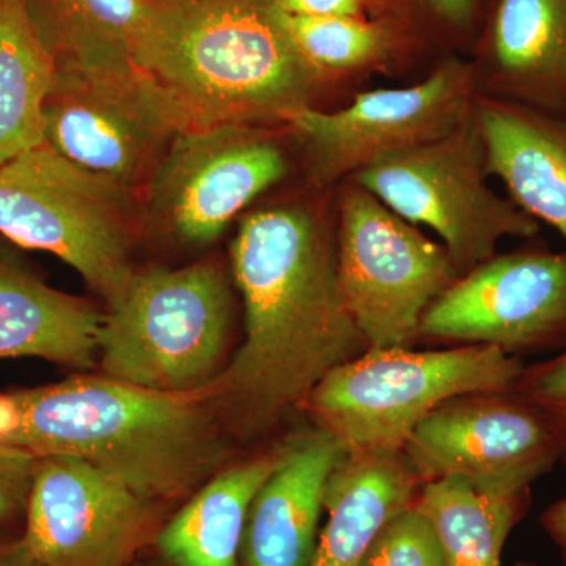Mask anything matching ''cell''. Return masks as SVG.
Returning a JSON list of instances; mask_svg holds the SVG:
<instances>
[{
	"instance_id": "cell-2",
	"label": "cell",
	"mask_w": 566,
	"mask_h": 566,
	"mask_svg": "<svg viewBox=\"0 0 566 566\" xmlns=\"http://www.w3.org/2000/svg\"><path fill=\"white\" fill-rule=\"evenodd\" d=\"M0 442L35 458H76L153 504L196 490L226 458L202 395L155 392L109 376L0 394Z\"/></svg>"
},
{
	"instance_id": "cell-1",
	"label": "cell",
	"mask_w": 566,
	"mask_h": 566,
	"mask_svg": "<svg viewBox=\"0 0 566 566\" xmlns=\"http://www.w3.org/2000/svg\"><path fill=\"white\" fill-rule=\"evenodd\" d=\"M230 253L244 340L205 392L262 428L368 346L342 290L337 232L314 205L279 203L245 216Z\"/></svg>"
},
{
	"instance_id": "cell-30",
	"label": "cell",
	"mask_w": 566,
	"mask_h": 566,
	"mask_svg": "<svg viewBox=\"0 0 566 566\" xmlns=\"http://www.w3.org/2000/svg\"><path fill=\"white\" fill-rule=\"evenodd\" d=\"M543 531L549 536L560 554L562 564L566 566V499L547 506L539 516Z\"/></svg>"
},
{
	"instance_id": "cell-16",
	"label": "cell",
	"mask_w": 566,
	"mask_h": 566,
	"mask_svg": "<svg viewBox=\"0 0 566 566\" xmlns=\"http://www.w3.org/2000/svg\"><path fill=\"white\" fill-rule=\"evenodd\" d=\"M474 111L488 175L504 182L521 210L566 241V118L493 96H476Z\"/></svg>"
},
{
	"instance_id": "cell-4",
	"label": "cell",
	"mask_w": 566,
	"mask_h": 566,
	"mask_svg": "<svg viewBox=\"0 0 566 566\" xmlns=\"http://www.w3.org/2000/svg\"><path fill=\"white\" fill-rule=\"evenodd\" d=\"M524 371L515 356L490 345L367 348L331 371L304 403L346 453L403 452L436 408L465 395L510 394Z\"/></svg>"
},
{
	"instance_id": "cell-23",
	"label": "cell",
	"mask_w": 566,
	"mask_h": 566,
	"mask_svg": "<svg viewBox=\"0 0 566 566\" xmlns=\"http://www.w3.org/2000/svg\"><path fill=\"white\" fill-rule=\"evenodd\" d=\"M528 501L531 490L488 493L449 476L424 483L416 505L433 524L444 566H501L506 538Z\"/></svg>"
},
{
	"instance_id": "cell-26",
	"label": "cell",
	"mask_w": 566,
	"mask_h": 566,
	"mask_svg": "<svg viewBox=\"0 0 566 566\" xmlns=\"http://www.w3.org/2000/svg\"><path fill=\"white\" fill-rule=\"evenodd\" d=\"M515 390L546 416L557 436L560 457L566 458V352L524 371Z\"/></svg>"
},
{
	"instance_id": "cell-25",
	"label": "cell",
	"mask_w": 566,
	"mask_h": 566,
	"mask_svg": "<svg viewBox=\"0 0 566 566\" xmlns=\"http://www.w3.org/2000/svg\"><path fill=\"white\" fill-rule=\"evenodd\" d=\"M359 566H444L438 534L416 501L387 521Z\"/></svg>"
},
{
	"instance_id": "cell-15",
	"label": "cell",
	"mask_w": 566,
	"mask_h": 566,
	"mask_svg": "<svg viewBox=\"0 0 566 566\" xmlns=\"http://www.w3.org/2000/svg\"><path fill=\"white\" fill-rule=\"evenodd\" d=\"M346 457L316 428L281 450L273 474L253 497L241 566H308L319 536L327 485Z\"/></svg>"
},
{
	"instance_id": "cell-32",
	"label": "cell",
	"mask_w": 566,
	"mask_h": 566,
	"mask_svg": "<svg viewBox=\"0 0 566 566\" xmlns=\"http://www.w3.org/2000/svg\"><path fill=\"white\" fill-rule=\"evenodd\" d=\"M513 566H536L535 564H532V562H517V564Z\"/></svg>"
},
{
	"instance_id": "cell-19",
	"label": "cell",
	"mask_w": 566,
	"mask_h": 566,
	"mask_svg": "<svg viewBox=\"0 0 566 566\" xmlns=\"http://www.w3.org/2000/svg\"><path fill=\"white\" fill-rule=\"evenodd\" d=\"M417 483L403 452L346 453L327 485V523L308 566H359L387 521L415 504Z\"/></svg>"
},
{
	"instance_id": "cell-13",
	"label": "cell",
	"mask_w": 566,
	"mask_h": 566,
	"mask_svg": "<svg viewBox=\"0 0 566 566\" xmlns=\"http://www.w3.org/2000/svg\"><path fill=\"white\" fill-rule=\"evenodd\" d=\"M419 334L516 354L566 342V251L493 255L424 312Z\"/></svg>"
},
{
	"instance_id": "cell-8",
	"label": "cell",
	"mask_w": 566,
	"mask_h": 566,
	"mask_svg": "<svg viewBox=\"0 0 566 566\" xmlns=\"http://www.w3.org/2000/svg\"><path fill=\"white\" fill-rule=\"evenodd\" d=\"M338 197L337 262L368 348H408L424 312L460 277L442 244L352 180Z\"/></svg>"
},
{
	"instance_id": "cell-6",
	"label": "cell",
	"mask_w": 566,
	"mask_h": 566,
	"mask_svg": "<svg viewBox=\"0 0 566 566\" xmlns=\"http://www.w3.org/2000/svg\"><path fill=\"white\" fill-rule=\"evenodd\" d=\"M232 318V290L216 263L136 271L104 315V376L155 392L202 395L222 374Z\"/></svg>"
},
{
	"instance_id": "cell-24",
	"label": "cell",
	"mask_w": 566,
	"mask_h": 566,
	"mask_svg": "<svg viewBox=\"0 0 566 566\" xmlns=\"http://www.w3.org/2000/svg\"><path fill=\"white\" fill-rule=\"evenodd\" d=\"M286 24L297 50L319 77L370 69L386 61L392 51L390 29L363 17L286 13Z\"/></svg>"
},
{
	"instance_id": "cell-28",
	"label": "cell",
	"mask_w": 566,
	"mask_h": 566,
	"mask_svg": "<svg viewBox=\"0 0 566 566\" xmlns=\"http://www.w3.org/2000/svg\"><path fill=\"white\" fill-rule=\"evenodd\" d=\"M294 17H360L367 0H279Z\"/></svg>"
},
{
	"instance_id": "cell-5",
	"label": "cell",
	"mask_w": 566,
	"mask_h": 566,
	"mask_svg": "<svg viewBox=\"0 0 566 566\" xmlns=\"http://www.w3.org/2000/svg\"><path fill=\"white\" fill-rule=\"evenodd\" d=\"M140 192L82 169L46 142L0 164V233L69 264L114 307L134 273Z\"/></svg>"
},
{
	"instance_id": "cell-29",
	"label": "cell",
	"mask_w": 566,
	"mask_h": 566,
	"mask_svg": "<svg viewBox=\"0 0 566 566\" xmlns=\"http://www.w3.org/2000/svg\"><path fill=\"white\" fill-rule=\"evenodd\" d=\"M419 2L447 24L453 28H465L474 18L476 0H419Z\"/></svg>"
},
{
	"instance_id": "cell-27",
	"label": "cell",
	"mask_w": 566,
	"mask_h": 566,
	"mask_svg": "<svg viewBox=\"0 0 566 566\" xmlns=\"http://www.w3.org/2000/svg\"><path fill=\"white\" fill-rule=\"evenodd\" d=\"M36 461L31 453L0 442V523L25 513Z\"/></svg>"
},
{
	"instance_id": "cell-7",
	"label": "cell",
	"mask_w": 566,
	"mask_h": 566,
	"mask_svg": "<svg viewBox=\"0 0 566 566\" xmlns=\"http://www.w3.org/2000/svg\"><path fill=\"white\" fill-rule=\"evenodd\" d=\"M486 151L475 111L439 139L386 156L349 180L387 208L433 230L458 273L495 255L504 238H534L539 222L488 186Z\"/></svg>"
},
{
	"instance_id": "cell-12",
	"label": "cell",
	"mask_w": 566,
	"mask_h": 566,
	"mask_svg": "<svg viewBox=\"0 0 566 566\" xmlns=\"http://www.w3.org/2000/svg\"><path fill=\"white\" fill-rule=\"evenodd\" d=\"M403 455L424 483L455 476L488 493H523L556 464L560 446L536 406L509 394H476L424 417Z\"/></svg>"
},
{
	"instance_id": "cell-9",
	"label": "cell",
	"mask_w": 566,
	"mask_h": 566,
	"mask_svg": "<svg viewBox=\"0 0 566 566\" xmlns=\"http://www.w3.org/2000/svg\"><path fill=\"white\" fill-rule=\"evenodd\" d=\"M289 169V156L266 126L186 129L142 188V221L180 244L214 243Z\"/></svg>"
},
{
	"instance_id": "cell-21",
	"label": "cell",
	"mask_w": 566,
	"mask_h": 566,
	"mask_svg": "<svg viewBox=\"0 0 566 566\" xmlns=\"http://www.w3.org/2000/svg\"><path fill=\"white\" fill-rule=\"evenodd\" d=\"M150 0H28L59 73L80 74L137 69L134 48Z\"/></svg>"
},
{
	"instance_id": "cell-3",
	"label": "cell",
	"mask_w": 566,
	"mask_h": 566,
	"mask_svg": "<svg viewBox=\"0 0 566 566\" xmlns=\"http://www.w3.org/2000/svg\"><path fill=\"white\" fill-rule=\"evenodd\" d=\"M134 63L186 129L282 123L312 106L322 77L279 0H150Z\"/></svg>"
},
{
	"instance_id": "cell-11",
	"label": "cell",
	"mask_w": 566,
	"mask_h": 566,
	"mask_svg": "<svg viewBox=\"0 0 566 566\" xmlns=\"http://www.w3.org/2000/svg\"><path fill=\"white\" fill-rule=\"evenodd\" d=\"M185 120L139 69L59 73L44 106V142L82 169L140 192Z\"/></svg>"
},
{
	"instance_id": "cell-18",
	"label": "cell",
	"mask_w": 566,
	"mask_h": 566,
	"mask_svg": "<svg viewBox=\"0 0 566 566\" xmlns=\"http://www.w3.org/2000/svg\"><path fill=\"white\" fill-rule=\"evenodd\" d=\"M104 315L0 256V359L39 357L85 370L98 357Z\"/></svg>"
},
{
	"instance_id": "cell-14",
	"label": "cell",
	"mask_w": 566,
	"mask_h": 566,
	"mask_svg": "<svg viewBox=\"0 0 566 566\" xmlns=\"http://www.w3.org/2000/svg\"><path fill=\"white\" fill-rule=\"evenodd\" d=\"M151 504L76 458H39L20 542L39 566H126L150 532Z\"/></svg>"
},
{
	"instance_id": "cell-10",
	"label": "cell",
	"mask_w": 566,
	"mask_h": 566,
	"mask_svg": "<svg viewBox=\"0 0 566 566\" xmlns=\"http://www.w3.org/2000/svg\"><path fill=\"white\" fill-rule=\"evenodd\" d=\"M475 88L472 65L449 61L409 87L364 92L338 111L305 107L285 125L303 144L312 181L329 186L446 136L474 107Z\"/></svg>"
},
{
	"instance_id": "cell-22",
	"label": "cell",
	"mask_w": 566,
	"mask_h": 566,
	"mask_svg": "<svg viewBox=\"0 0 566 566\" xmlns=\"http://www.w3.org/2000/svg\"><path fill=\"white\" fill-rule=\"evenodd\" d=\"M59 80L28 0H0V164L44 142V106Z\"/></svg>"
},
{
	"instance_id": "cell-31",
	"label": "cell",
	"mask_w": 566,
	"mask_h": 566,
	"mask_svg": "<svg viewBox=\"0 0 566 566\" xmlns=\"http://www.w3.org/2000/svg\"><path fill=\"white\" fill-rule=\"evenodd\" d=\"M0 566H39L29 556L21 542L10 546H0Z\"/></svg>"
},
{
	"instance_id": "cell-20",
	"label": "cell",
	"mask_w": 566,
	"mask_h": 566,
	"mask_svg": "<svg viewBox=\"0 0 566 566\" xmlns=\"http://www.w3.org/2000/svg\"><path fill=\"white\" fill-rule=\"evenodd\" d=\"M281 450L211 476L156 538L172 566H241L253 497L273 474Z\"/></svg>"
},
{
	"instance_id": "cell-17",
	"label": "cell",
	"mask_w": 566,
	"mask_h": 566,
	"mask_svg": "<svg viewBox=\"0 0 566 566\" xmlns=\"http://www.w3.org/2000/svg\"><path fill=\"white\" fill-rule=\"evenodd\" d=\"M486 57L493 98L566 118V0H497Z\"/></svg>"
}]
</instances>
